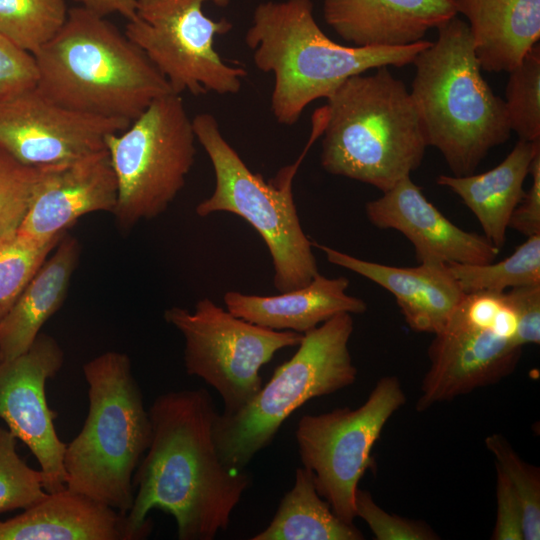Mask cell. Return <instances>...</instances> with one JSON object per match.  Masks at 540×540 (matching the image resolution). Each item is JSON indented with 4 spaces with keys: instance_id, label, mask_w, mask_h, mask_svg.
I'll list each match as a JSON object with an SVG mask.
<instances>
[{
    "instance_id": "4dcf8cb0",
    "label": "cell",
    "mask_w": 540,
    "mask_h": 540,
    "mask_svg": "<svg viewBox=\"0 0 540 540\" xmlns=\"http://www.w3.org/2000/svg\"><path fill=\"white\" fill-rule=\"evenodd\" d=\"M16 436L0 426V514L26 509L47 492L40 470L28 466L16 451Z\"/></svg>"
},
{
    "instance_id": "6da1fadb",
    "label": "cell",
    "mask_w": 540,
    "mask_h": 540,
    "mask_svg": "<svg viewBox=\"0 0 540 540\" xmlns=\"http://www.w3.org/2000/svg\"><path fill=\"white\" fill-rule=\"evenodd\" d=\"M148 412L151 440L134 472V501L126 514L131 539L148 537V513L159 509L174 517L179 540H213L227 530L251 479L219 457L211 395L204 388L169 391Z\"/></svg>"
},
{
    "instance_id": "7c38bea8",
    "label": "cell",
    "mask_w": 540,
    "mask_h": 540,
    "mask_svg": "<svg viewBox=\"0 0 540 540\" xmlns=\"http://www.w3.org/2000/svg\"><path fill=\"white\" fill-rule=\"evenodd\" d=\"M164 319L184 337L187 374L203 379L220 395L223 414L240 410L262 387L260 369L283 348L298 346L303 334L276 331L236 317L209 298L193 311L171 307Z\"/></svg>"
},
{
    "instance_id": "1f68e13d",
    "label": "cell",
    "mask_w": 540,
    "mask_h": 540,
    "mask_svg": "<svg viewBox=\"0 0 540 540\" xmlns=\"http://www.w3.org/2000/svg\"><path fill=\"white\" fill-rule=\"evenodd\" d=\"M39 173L40 167L26 166L0 149V242L18 230Z\"/></svg>"
},
{
    "instance_id": "484cf974",
    "label": "cell",
    "mask_w": 540,
    "mask_h": 540,
    "mask_svg": "<svg viewBox=\"0 0 540 540\" xmlns=\"http://www.w3.org/2000/svg\"><path fill=\"white\" fill-rule=\"evenodd\" d=\"M464 294L540 284V234L527 237L507 258L485 264H447Z\"/></svg>"
},
{
    "instance_id": "4fadbf2b",
    "label": "cell",
    "mask_w": 540,
    "mask_h": 540,
    "mask_svg": "<svg viewBox=\"0 0 540 540\" xmlns=\"http://www.w3.org/2000/svg\"><path fill=\"white\" fill-rule=\"evenodd\" d=\"M406 400L399 378L387 375L359 407L307 414L297 423L295 438L303 467L312 472L319 495L346 523L356 517L355 492L371 465V450Z\"/></svg>"
},
{
    "instance_id": "8992f818",
    "label": "cell",
    "mask_w": 540,
    "mask_h": 540,
    "mask_svg": "<svg viewBox=\"0 0 540 540\" xmlns=\"http://www.w3.org/2000/svg\"><path fill=\"white\" fill-rule=\"evenodd\" d=\"M88 413L66 444V487L126 515L133 476L151 440V421L126 353L106 351L83 365Z\"/></svg>"
},
{
    "instance_id": "cb8c5ba5",
    "label": "cell",
    "mask_w": 540,
    "mask_h": 540,
    "mask_svg": "<svg viewBox=\"0 0 540 540\" xmlns=\"http://www.w3.org/2000/svg\"><path fill=\"white\" fill-rule=\"evenodd\" d=\"M80 256L75 237L63 235L38 272L0 320V360L25 353L63 304Z\"/></svg>"
},
{
    "instance_id": "30bf717a",
    "label": "cell",
    "mask_w": 540,
    "mask_h": 540,
    "mask_svg": "<svg viewBox=\"0 0 540 540\" xmlns=\"http://www.w3.org/2000/svg\"><path fill=\"white\" fill-rule=\"evenodd\" d=\"M505 292L464 295L428 348L429 367L415 404L424 412L509 376L522 354Z\"/></svg>"
},
{
    "instance_id": "44dd1931",
    "label": "cell",
    "mask_w": 540,
    "mask_h": 540,
    "mask_svg": "<svg viewBox=\"0 0 540 540\" xmlns=\"http://www.w3.org/2000/svg\"><path fill=\"white\" fill-rule=\"evenodd\" d=\"M0 540H132L126 515L65 487L0 521Z\"/></svg>"
},
{
    "instance_id": "f546056e",
    "label": "cell",
    "mask_w": 540,
    "mask_h": 540,
    "mask_svg": "<svg viewBox=\"0 0 540 540\" xmlns=\"http://www.w3.org/2000/svg\"><path fill=\"white\" fill-rule=\"evenodd\" d=\"M485 445L496 460L495 466L506 476L520 502L523 514L524 540H539V468L525 462L500 433L487 436Z\"/></svg>"
},
{
    "instance_id": "8d00e7d4",
    "label": "cell",
    "mask_w": 540,
    "mask_h": 540,
    "mask_svg": "<svg viewBox=\"0 0 540 540\" xmlns=\"http://www.w3.org/2000/svg\"><path fill=\"white\" fill-rule=\"evenodd\" d=\"M529 174L532 184L513 211L509 228L527 236L540 234V150L535 154Z\"/></svg>"
},
{
    "instance_id": "277c9868",
    "label": "cell",
    "mask_w": 540,
    "mask_h": 540,
    "mask_svg": "<svg viewBox=\"0 0 540 540\" xmlns=\"http://www.w3.org/2000/svg\"><path fill=\"white\" fill-rule=\"evenodd\" d=\"M346 79L327 98L321 166L382 192L410 176L428 147L404 82L389 66Z\"/></svg>"
},
{
    "instance_id": "d6a6232c",
    "label": "cell",
    "mask_w": 540,
    "mask_h": 540,
    "mask_svg": "<svg viewBox=\"0 0 540 540\" xmlns=\"http://www.w3.org/2000/svg\"><path fill=\"white\" fill-rule=\"evenodd\" d=\"M355 516L369 526L377 540H437L439 535L424 521L407 519L383 510L367 490L357 488Z\"/></svg>"
},
{
    "instance_id": "f1b7e54d",
    "label": "cell",
    "mask_w": 540,
    "mask_h": 540,
    "mask_svg": "<svg viewBox=\"0 0 540 540\" xmlns=\"http://www.w3.org/2000/svg\"><path fill=\"white\" fill-rule=\"evenodd\" d=\"M63 235L49 241L35 242L15 232L0 242V320L14 305Z\"/></svg>"
},
{
    "instance_id": "ba28073f",
    "label": "cell",
    "mask_w": 540,
    "mask_h": 540,
    "mask_svg": "<svg viewBox=\"0 0 540 540\" xmlns=\"http://www.w3.org/2000/svg\"><path fill=\"white\" fill-rule=\"evenodd\" d=\"M196 140L215 174L213 193L196 206L199 216L230 212L245 219L267 245L274 266V286L287 292L307 285L319 274L312 241L305 235L293 197V180L307 149L297 161L266 181L252 172L222 135L216 117L192 119Z\"/></svg>"
},
{
    "instance_id": "d4e9b609",
    "label": "cell",
    "mask_w": 540,
    "mask_h": 540,
    "mask_svg": "<svg viewBox=\"0 0 540 540\" xmlns=\"http://www.w3.org/2000/svg\"><path fill=\"white\" fill-rule=\"evenodd\" d=\"M252 540H362L363 533L341 520L316 490L305 467L295 472L293 487L283 496L270 524Z\"/></svg>"
},
{
    "instance_id": "4316f807",
    "label": "cell",
    "mask_w": 540,
    "mask_h": 540,
    "mask_svg": "<svg viewBox=\"0 0 540 540\" xmlns=\"http://www.w3.org/2000/svg\"><path fill=\"white\" fill-rule=\"evenodd\" d=\"M65 0H0V32L35 54L64 24Z\"/></svg>"
},
{
    "instance_id": "2e32d148",
    "label": "cell",
    "mask_w": 540,
    "mask_h": 540,
    "mask_svg": "<svg viewBox=\"0 0 540 540\" xmlns=\"http://www.w3.org/2000/svg\"><path fill=\"white\" fill-rule=\"evenodd\" d=\"M118 184L108 151L40 167L28 210L16 231L20 236L45 242L62 236L81 216L112 212Z\"/></svg>"
},
{
    "instance_id": "e575fe53",
    "label": "cell",
    "mask_w": 540,
    "mask_h": 540,
    "mask_svg": "<svg viewBox=\"0 0 540 540\" xmlns=\"http://www.w3.org/2000/svg\"><path fill=\"white\" fill-rule=\"evenodd\" d=\"M505 295L516 317V342L521 347L540 343V284L515 287Z\"/></svg>"
},
{
    "instance_id": "836d02e7",
    "label": "cell",
    "mask_w": 540,
    "mask_h": 540,
    "mask_svg": "<svg viewBox=\"0 0 540 540\" xmlns=\"http://www.w3.org/2000/svg\"><path fill=\"white\" fill-rule=\"evenodd\" d=\"M37 79L33 54L0 32V98L35 87Z\"/></svg>"
},
{
    "instance_id": "5bb4252c",
    "label": "cell",
    "mask_w": 540,
    "mask_h": 540,
    "mask_svg": "<svg viewBox=\"0 0 540 540\" xmlns=\"http://www.w3.org/2000/svg\"><path fill=\"white\" fill-rule=\"evenodd\" d=\"M131 124L68 110L35 87L0 98V149L30 167L69 162L105 149Z\"/></svg>"
},
{
    "instance_id": "7a4b0ae2",
    "label": "cell",
    "mask_w": 540,
    "mask_h": 540,
    "mask_svg": "<svg viewBox=\"0 0 540 540\" xmlns=\"http://www.w3.org/2000/svg\"><path fill=\"white\" fill-rule=\"evenodd\" d=\"M36 88L54 103L103 118H138L158 97L173 93L145 53L114 24L77 6L33 54Z\"/></svg>"
},
{
    "instance_id": "74e56055",
    "label": "cell",
    "mask_w": 540,
    "mask_h": 540,
    "mask_svg": "<svg viewBox=\"0 0 540 540\" xmlns=\"http://www.w3.org/2000/svg\"><path fill=\"white\" fill-rule=\"evenodd\" d=\"M79 6L90 10L100 16L120 14L127 21L135 17L137 0H72Z\"/></svg>"
},
{
    "instance_id": "9c48e42d",
    "label": "cell",
    "mask_w": 540,
    "mask_h": 540,
    "mask_svg": "<svg viewBox=\"0 0 540 540\" xmlns=\"http://www.w3.org/2000/svg\"><path fill=\"white\" fill-rule=\"evenodd\" d=\"M192 119L180 95L156 98L125 130L105 137L117 184L113 214L122 228L163 213L195 160Z\"/></svg>"
},
{
    "instance_id": "d590c367",
    "label": "cell",
    "mask_w": 540,
    "mask_h": 540,
    "mask_svg": "<svg viewBox=\"0 0 540 540\" xmlns=\"http://www.w3.org/2000/svg\"><path fill=\"white\" fill-rule=\"evenodd\" d=\"M496 522L491 539L524 540L520 502L506 476L496 467Z\"/></svg>"
},
{
    "instance_id": "3957f363",
    "label": "cell",
    "mask_w": 540,
    "mask_h": 540,
    "mask_svg": "<svg viewBox=\"0 0 540 540\" xmlns=\"http://www.w3.org/2000/svg\"><path fill=\"white\" fill-rule=\"evenodd\" d=\"M245 43L257 69L274 76L275 120L292 126L310 103L326 99L346 79L381 66L412 64L431 41L402 47L338 44L317 24L311 0H269L255 7Z\"/></svg>"
},
{
    "instance_id": "ffe728a7",
    "label": "cell",
    "mask_w": 540,
    "mask_h": 540,
    "mask_svg": "<svg viewBox=\"0 0 540 540\" xmlns=\"http://www.w3.org/2000/svg\"><path fill=\"white\" fill-rule=\"evenodd\" d=\"M348 286L344 276L329 278L319 273L307 285L276 296L229 291L224 303L230 313L253 324L305 334L338 314L367 310L364 300L347 293Z\"/></svg>"
},
{
    "instance_id": "ac0fdd59",
    "label": "cell",
    "mask_w": 540,
    "mask_h": 540,
    "mask_svg": "<svg viewBox=\"0 0 540 540\" xmlns=\"http://www.w3.org/2000/svg\"><path fill=\"white\" fill-rule=\"evenodd\" d=\"M455 0H323L325 22L356 47H402L456 16Z\"/></svg>"
},
{
    "instance_id": "d6986e66",
    "label": "cell",
    "mask_w": 540,
    "mask_h": 540,
    "mask_svg": "<svg viewBox=\"0 0 540 540\" xmlns=\"http://www.w3.org/2000/svg\"><path fill=\"white\" fill-rule=\"evenodd\" d=\"M312 246L320 249L330 263L389 291L406 323L416 332L433 335L439 332L465 295L447 264L396 267L363 260L316 242Z\"/></svg>"
},
{
    "instance_id": "52a82bcc",
    "label": "cell",
    "mask_w": 540,
    "mask_h": 540,
    "mask_svg": "<svg viewBox=\"0 0 540 540\" xmlns=\"http://www.w3.org/2000/svg\"><path fill=\"white\" fill-rule=\"evenodd\" d=\"M353 330L352 314L342 313L306 332L295 354L275 369L249 403L232 414L217 413L213 437L226 467L243 471L300 406L356 381L348 347Z\"/></svg>"
},
{
    "instance_id": "603a6c76",
    "label": "cell",
    "mask_w": 540,
    "mask_h": 540,
    "mask_svg": "<svg viewBox=\"0 0 540 540\" xmlns=\"http://www.w3.org/2000/svg\"><path fill=\"white\" fill-rule=\"evenodd\" d=\"M540 140H518L513 150L494 168L465 176L439 175L438 185L458 195L477 218L484 236L498 249L506 241L511 215L524 196L523 184L529 174Z\"/></svg>"
},
{
    "instance_id": "9a60e30c",
    "label": "cell",
    "mask_w": 540,
    "mask_h": 540,
    "mask_svg": "<svg viewBox=\"0 0 540 540\" xmlns=\"http://www.w3.org/2000/svg\"><path fill=\"white\" fill-rule=\"evenodd\" d=\"M64 363L59 343L39 333L23 354L0 360V419L32 452L40 465L47 493L66 487L64 453L66 444L54 426L56 413L46 398V382Z\"/></svg>"
},
{
    "instance_id": "5b68a950",
    "label": "cell",
    "mask_w": 540,
    "mask_h": 540,
    "mask_svg": "<svg viewBox=\"0 0 540 540\" xmlns=\"http://www.w3.org/2000/svg\"><path fill=\"white\" fill-rule=\"evenodd\" d=\"M414 58L411 97L428 146L454 176L473 174L511 134L504 100L481 74L467 22L457 15Z\"/></svg>"
},
{
    "instance_id": "e0dca14e",
    "label": "cell",
    "mask_w": 540,
    "mask_h": 540,
    "mask_svg": "<svg viewBox=\"0 0 540 540\" xmlns=\"http://www.w3.org/2000/svg\"><path fill=\"white\" fill-rule=\"evenodd\" d=\"M372 225L402 233L413 245L419 263L485 264L500 249L484 235L465 231L448 220L410 176L366 203Z\"/></svg>"
},
{
    "instance_id": "7402d4cb",
    "label": "cell",
    "mask_w": 540,
    "mask_h": 540,
    "mask_svg": "<svg viewBox=\"0 0 540 540\" xmlns=\"http://www.w3.org/2000/svg\"><path fill=\"white\" fill-rule=\"evenodd\" d=\"M482 70L509 72L540 38V0H455Z\"/></svg>"
},
{
    "instance_id": "83f0119b",
    "label": "cell",
    "mask_w": 540,
    "mask_h": 540,
    "mask_svg": "<svg viewBox=\"0 0 540 540\" xmlns=\"http://www.w3.org/2000/svg\"><path fill=\"white\" fill-rule=\"evenodd\" d=\"M505 108L511 131L520 140H540V46L536 44L520 64L508 72Z\"/></svg>"
},
{
    "instance_id": "8fae6325",
    "label": "cell",
    "mask_w": 540,
    "mask_h": 540,
    "mask_svg": "<svg viewBox=\"0 0 540 540\" xmlns=\"http://www.w3.org/2000/svg\"><path fill=\"white\" fill-rule=\"evenodd\" d=\"M226 7L230 0H137L135 17L125 35L168 81L174 94H237L247 71L226 63L215 49L217 36L233 28L226 18L214 20L205 3Z\"/></svg>"
}]
</instances>
